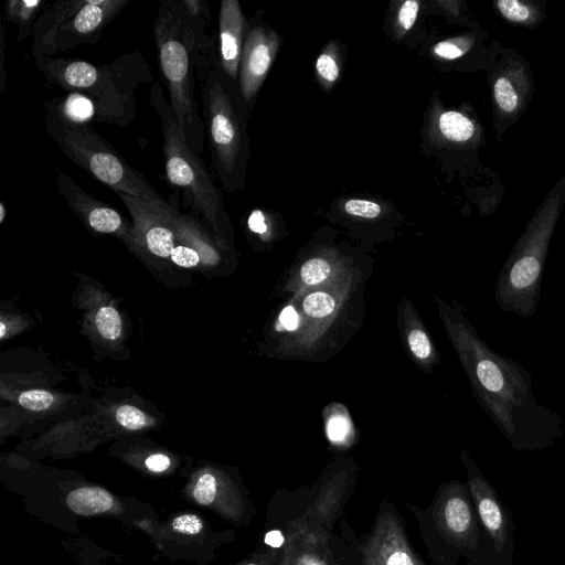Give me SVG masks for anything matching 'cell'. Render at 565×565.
I'll use <instances>...</instances> for the list:
<instances>
[{
    "instance_id": "cell-20",
    "label": "cell",
    "mask_w": 565,
    "mask_h": 565,
    "mask_svg": "<svg viewBox=\"0 0 565 565\" xmlns=\"http://www.w3.org/2000/svg\"><path fill=\"white\" fill-rule=\"evenodd\" d=\"M341 275L335 262L323 256H315L300 265L288 289L297 294L308 292L333 282Z\"/></svg>"
},
{
    "instance_id": "cell-26",
    "label": "cell",
    "mask_w": 565,
    "mask_h": 565,
    "mask_svg": "<svg viewBox=\"0 0 565 565\" xmlns=\"http://www.w3.org/2000/svg\"><path fill=\"white\" fill-rule=\"evenodd\" d=\"M493 6L499 14L511 23L530 26L539 21V9L532 2L498 0Z\"/></svg>"
},
{
    "instance_id": "cell-33",
    "label": "cell",
    "mask_w": 565,
    "mask_h": 565,
    "mask_svg": "<svg viewBox=\"0 0 565 565\" xmlns=\"http://www.w3.org/2000/svg\"><path fill=\"white\" fill-rule=\"evenodd\" d=\"M171 260L178 266L190 268L196 266L200 260L199 250L190 245H179L170 254Z\"/></svg>"
},
{
    "instance_id": "cell-43",
    "label": "cell",
    "mask_w": 565,
    "mask_h": 565,
    "mask_svg": "<svg viewBox=\"0 0 565 565\" xmlns=\"http://www.w3.org/2000/svg\"><path fill=\"white\" fill-rule=\"evenodd\" d=\"M6 332H7V328H6V324L4 322H0V338L3 339L4 335H6Z\"/></svg>"
},
{
    "instance_id": "cell-6",
    "label": "cell",
    "mask_w": 565,
    "mask_h": 565,
    "mask_svg": "<svg viewBox=\"0 0 565 565\" xmlns=\"http://www.w3.org/2000/svg\"><path fill=\"white\" fill-rule=\"evenodd\" d=\"M149 103L161 122L167 181L182 195L184 206L193 215L210 226L220 228L225 216L220 191L204 161L188 146L171 105L158 82L151 86Z\"/></svg>"
},
{
    "instance_id": "cell-1",
    "label": "cell",
    "mask_w": 565,
    "mask_h": 565,
    "mask_svg": "<svg viewBox=\"0 0 565 565\" xmlns=\"http://www.w3.org/2000/svg\"><path fill=\"white\" fill-rule=\"evenodd\" d=\"M435 301L477 398L500 430L513 438L539 413L530 376L514 361L491 350L458 307L439 298Z\"/></svg>"
},
{
    "instance_id": "cell-35",
    "label": "cell",
    "mask_w": 565,
    "mask_h": 565,
    "mask_svg": "<svg viewBox=\"0 0 565 565\" xmlns=\"http://www.w3.org/2000/svg\"><path fill=\"white\" fill-rule=\"evenodd\" d=\"M172 527L178 533L194 535L202 531L203 522L195 514H182L172 521Z\"/></svg>"
},
{
    "instance_id": "cell-40",
    "label": "cell",
    "mask_w": 565,
    "mask_h": 565,
    "mask_svg": "<svg viewBox=\"0 0 565 565\" xmlns=\"http://www.w3.org/2000/svg\"><path fill=\"white\" fill-rule=\"evenodd\" d=\"M264 542L268 546L281 551L286 543V537L282 529H274L271 531H268L265 534Z\"/></svg>"
},
{
    "instance_id": "cell-36",
    "label": "cell",
    "mask_w": 565,
    "mask_h": 565,
    "mask_svg": "<svg viewBox=\"0 0 565 565\" xmlns=\"http://www.w3.org/2000/svg\"><path fill=\"white\" fill-rule=\"evenodd\" d=\"M419 10V2L414 0L405 1L398 11L397 22L403 31H408L415 23Z\"/></svg>"
},
{
    "instance_id": "cell-37",
    "label": "cell",
    "mask_w": 565,
    "mask_h": 565,
    "mask_svg": "<svg viewBox=\"0 0 565 565\" xmlns=\"http://www.w3.org/2000/svg\"><path fill=\"white\" fill-rule=\"evenodd\" d=\"M279 323L288 331H295L300 324L298 312L292 306L285 307L279 315Z\"/></svg>"
},
{
    "instance_id": "cell-21",
    "label": "cell",
    "mask_w": 565,
    "mask_h": 565,
    "mask_svg": "<svg viewBox=\"0 0 565 565\" xmlns=\"http://www.w3.org/2000/svg\"><path fill=\"white\" fill-rule=\"evenodd\" d=\"M45 6L46 1L43 0H9L4 3V19L17 25L19 42L33 34L35 23Z\"/></svg>"
},
{
    "instance_id": "cell-39",
    "label": "cell",
    "mask_w": 565,
    "mask_h": 565,
    "mask_svg": "<svg viewBox=\"0 0 565 565\" xmlns=\"http://www.w3.org/2000/svg\"><path fill=\"white\" fill-rule=\"evenodd\" d=\"M146 467L153 472H162L170 467V458L163 454H153L145 461Z\"/></svg>"
},
{
    "instance_id": "cell-31",
    "label": "cell",
    "mask_w": 565,
    "mask_h": 565,
    "mask_svg": "<svg viewBox=\"0 0 565 565\" xmlns=\"http://www.w3.org/2000/svg\"><path fill=\"white\" fill-rule=\"evenodd\" d=\"M116 420L125 428L136 430L147 425L146 415L137 407L122 405L116 411Z\"/></svg>"
},
{
    "instance_id": "cell-32",
    "label": "cell",
    "mask_w": 565,
    "mask_h": 565,
    "mask_svg": "<svg viewBox=\"0 0 565 565\" xmlns=\"http://www.w3.org/2000/svg\"><path fill=\"white\" fill-rule=\"evenodd\" d=\"M344 210L350 215L364 218H374L382 213V207L376 202L359 199L348 200Z\"/></svg>"
},
{
    "instance_id": "cell-41",
    "label": "cell",
    "mask_w": 565,
    "mask_h": 565,
    "mask_svg": "<svg viewBox=\"0 0 565 565\" xmlns=\"http://www.w3.org/2000/svg\"><path fill=\"white\" fill-rule=\"evenodd\" d=\"M4 47H6L4 28L2 25V31H1V85H0L1 94L6 89V75H4V66H3V64H4Z\"/></svg>"
},
{
    "instance_id": "cell-11",
    "label": "cell",
    "mask_w": 565,
    "mask_h": 565,
    "mask_svg": "<svg viewBox=\"0 0 565 565\" xmlns=\"http://www.w3.org/2000/svg\"><path fill=\"white\" fill-rule=\"evenodd\" d=\"M361 551L364 565H423L406 539L401 520L388 511L380 513Z\"/></svg>"
},
{
    "instance_id": "cell-24",
    "label": "cell",
    "mask_w": 565,
    "mask_h": 565,
    "mask_svg": "<svg viewBox=\"0 0 565 565\" xmlns=\"http://www.w3.org/2000/svg\"><path fill=\"white\" fill-rule=\"evenodd\" d=\"M438 126L441 135L454 142H467L476 135L475 122L468 116L455 110L443 113Z\"/></svg>"
},
{
    "instance_id": "cell-29",
    "label": "cell",
    "mask_w": 565,
    "mask_h": 565,
    "mask_svg": "<svg viewBox=\"0 0 565 565\" xmlns=\"http://www.w3.org/2000/svg\"><path fill=\"white\" fill-rule=\"evenodd\" d=\"M472 45L469 38H457L437 43L433 51L444 60H456L462 56Z\"/></svg>"
},
{
    "instance_id": "cell-13",
    "label": "cell",
    "mask_w": 565,
    "mask_h": 565,
    "mask_svg": "<svg viewBox=\"0 0 565 565\" xmlns=\"http://www.w3.org/2000/svg\"><path fill=\"white\" fill-rule=\"evenodd\" d=\"M277 47L278 38L270 30L255 26L246 33L237 82L243 102L248 103L255 97L266 78Z\"/></svg>"
},
{
    "instance_id": "cell-38",
    "label": "cell",
    "mask_w": 565,
    "mask_h": 565,
    "mask_svg": "<svg viewBox=\"0 0 565 565\" xmlns=\"http://www.w3.org/2000/svg\"><path fill=\"white\" fill-rule=\"evenodd\" d=\"M248 228L258 235H264L268 231L265 215L260 210H254L247 218Z\"/></svg>"
},
{
    "instance_id": "cell-27",
    "label": "cell",
    "mask_w": 565,
    "mask_h": 565,
    "mask_svg": "<svg viewBox=\"0 0 565 565\" xmlns=\"http://www.w3.org/2000/svg\"><path fill=\"white\" fill-rule=\"evenodd\" d=\"M98 332L107 340H116L121 333V319L113 307H102L96 313Z\"/></svg>"
},
{
    "instance_id": "cell-22",
    "label": "cell",
    "mask_w": 565,
    "mask_h": 565,
    "mask_svg": "<svg viewBox=\"0 0 565 565\" xmlns=\"http://www.w3.org/2000/svg\"><path fill=\"white\" fill-rule=\"evenodd\" d=\"M113 495L98 487L77 488L66 497L67 507L79 515H95L107 512L114 507Z\"/></svg>"
},
{
    "instance_id": "cell-19",
    "label": "cell",
    "mask_w": 565,
    "mask_h": 565,
    "mask_svg": "<svg viewBox=\"0 0 565 565\" xmlns=\"http://www.w3.org/2000/svg\"><path fill=\"white\" fill-rule=\"evenodd\" d=\"M188 46L195 57L196 53L214 36L207 29L211 11L204 0H170Z\"/></svg>"
},
{
    "instance_id": "cell-30",
    "label": "cell",
    "mask_w": 565,
    "mask_h": 565,
    "mask_svg": "<svg viewBox=\"0 0 565 565\" xmlns=\"http://www.w3.org/2000/svg\"><path fill=\"white\" fill-rule=\"evenodd\" d=\"M53 401V394L43 390L26 391L19 397V404L30 411H44L52 405Z\"/></svg>"
},
{
    "instance_id": "cell-34",
    "label": "cell",
    "mask_w": 565,
    "mask_h": 565,
    "mask_svg": "<svg viewBox=\"0 0 565 565\" xmlns=\"http://www.w3.org/2000/svg\"><path fill=\"white\" fill-rule=\"evenodd\" d=\"M316 70L319 76L328 83H333L339 77V66L329 53H322L319 55L316 61Z\"/></svg>"
},
{
    "instance_id": "cell-7",
    "label": "cell",
    "mask_w": 565,
    "mask_h": 565,
    "mask_svg": "<svg viewBox=\"0 0 565 565\" xmlns=\"http://www.w3.org/2000/svg\"><path fill=\"white\" fill-rule=\"evenodd\" d=\"M128 0H58L43 11L33 30L32 54L52 56L98 42Z\"/></svg>"
},
{
    "instance_id": "cell-15",
    "label": "cell",
    "mask_w": 565,
    "mask_h": 565,
    "mask_svg": "<svg viewBox=\"0 0 565 565\" xmlns=\"http://www.w3.org/2000/svg\"><path fill=\"white\" fill-rule=\"evenodd\" d=\"M530 78L519 63L505 65L492 81V99L495 115L504 120L516 119L530 96Z\"/></svg>"
},
{
    "instance_id": "cell-17",
    "label": "cell",
    "mask_w": 565,
    "mask_h": 565,
    "mask_svg": "<svg viewBox=\"0 0 565 565\" xmlns=\"http://www.w3.org/2000/svg\"><path fill=\"white\" fill-rule=\"evenodd\" d=\"M401 337L414 361L423 369L438 363V353L413 303L404 298L398 306Z\"/></svg>"
},
{
    "instance_id": "cell-23",
    "label": "cell",
    "mask_w": 565,
    "mask_h": 565,
    "mask_svg": "<svg viewBox=\"0 0 565 565\" xmlns=\"http://www.w3.org/2000/svg\"><path fill=\"white\" fill-rule=\"evenodd\" d=\"M58 117L73 125H88L96 114V106L92 98L81 93H72L66 98H54Z\"/></svg>"
},
{
    "instance_id": "cell-14",
    "label": "cell",
    "mask_w": 565,
    "mask_h": 565,
    "mask_svg": "<svg viewBox=\"0 0 565 565\" xmlns=\"http://www.w3.org/2000/svg\"><path fill=\"white\" fill-rule=\"evenodd\" d=\"M218 58L224 73L237 84L245 40V19L236 0H223L218 11Z\"/></svg>"
},
{
    "instance_id": "cell-3",
    "label": "cell",
    "mask_w": 565,
    "mask_h": 565,
    "mask_svg": "<svg viewBox=\"0 0 565 565\" xmlns=\"http://www.w3.org/2000/svg\"><path fill=\"white\" fill-rule=\"evenodd\" d=\"M565 203V175L547 192L508 257L495 286L505 311L529 318L539 305L548 245Z\"/></svg>"
},
{
    "instance_id": "cell-5",
    "label": "cell",
    "mask_w": 565,
    "mask_h": 565,
    "mask_svg": "<svg viewBox=\"0 0 565 565\" xmlns=\"http://www.w3.org/2000/svg\"><path fill=\"white\" fill-rule=\"evenodd\" d=\"M158 64L169 103L190 149L203 154L205 127L195 87V62L170 0H161L152 24Z\"/></svg>"
},
{
    "instance_id": "cell-42",
    "label": "cell",
    "mask_w": 565,
    "mask_h": 565,
    "mask_svg": "<svg viewBox=\"0 0 565 565\" xmlns=\"http://www.w3.org/2000/svg\"><path fill=\"white\" fill-rule=\"evenodd\" d=\"M7 209L3 202H0V223H3L6 218Z\"/></svg>"
},
{
    "instance_id": "cell-9",
    "label": "cell",
    "mask_w": 565,
    "mask_h": 565,
    "mask_svg": "<svg viewBox=\"0 0 565 565\" xmlns=\"http://www.w3.org/2000/svg\"><path fill=\"white\" fill-rule=\"evenodd\" d=\"M434 518L441 535L457 547L473 550L478 543L476 520L460 483L446 484L435 502Z\"/></svg>"
},
{
    "instance_id": "cell-25",
    "label": "cell",
    "mask_w": 565,
    "mask_h": 565,
    "mask_svg": "<svg viewBox=\"0 0 565 565\" xmlns=\"http://www.w3.org/2000/svg\"><path fill=\"white\" fill-rule=\"evenodd\" d=\"M326 431L329 440L335 445H347L352 436V424L347 409L332 404L326 409Z\"/></svg>"
},
{
    "instance_id": "cell-8",
    "label": "cell",
    "mask_w": 565,
    "mask_h": 565,
    "mask_svg": "<svg viewBox=\"0 0 565 565\" xmlns=\"http://www.w3.org/2000/svg\"><path fill=\"white\" fill-rule=\"evenodd\" d=\"M34 64L44 74L47 83L67 90L83 92L97 98L119 95L120 79L115 64L96 66L77 58H53L32 54Z\"/></svg>"
},
{
    "instance_id": "cell-2",
    "label": "cell",
    "mask_w": 565,
    "mask_h": 565,
    "mask_svg": "<svg viewBox=\"0 0 565 565\" xmlns=\"http://www.w3.org/2000/svg\"><path fill=\"white\" fill-rule=\"evenodd\" d=\"M194 62L212 166L222 186L231 192L243 179L246 152L237 84L220 64L214 36L196 53Z\"/></svg>"
},
{
    "instance_id": "cell-18",
    "label": "cell",
    "mask_w": 565,
    "mask_h": 565,
    "mask_svg": "<svg viewBox=\"0 0 565 565\" xmlns=\"http://www.w3.org/2000/svg\"><path fill=\"white\" fill-rule=\"evenodd\" d=\"M469 488L481 522L492 539L495 551L500 553L507 543L508 527L505 515L497 494L480 476L470 477Z\"/></svg>"
},
{
    "instance_id": "cell-12",
    "label": "cell",
    "mask_w": 565,
    "mask_h": 565,
    "mask_svg": "<svg viewBox=\"0 0 565 565\" xmlns=\"http://www.w3.org/2000/svg\"><path fill=\"white\" fill-rule=\"evenodd\" d=\"M54 180L68 207L89 228L103 234H126L128 227L126 218L117 210L85 192L61 170H55Z\"/></svg>"
},
{
    "instance_id": "cell-16",
    "label": "cell",
    "mask_w": 565,
    "mask_h": 565,
    "mask_svg": "<svg viewBox=\"0 0 565 565\" xmlns=\"http://www.w3.org/2000/svg\"><path fill=\"white\" fill-rule=\"evenodd\" d=\"M345 278L347 274H342L333 282L312 289L303 296L301 311L305 322H308V327L299 338L302 343H305V340L312 339L313 331L328 327L340 310L344 292L342 287L347 285Z\"/></svg>"
},
{
    "instance_id": "cell-28",
    "label": "cell",
    "mask_w": 565,
    "mask_h": 565,
    "mask_svg": "<svg viewBox=\"0 0 565 565\" xmlns=\"http://www.w3.org/2000/svg\"><path fill=\"white\" fill-rule=\"evenodd\" d=\"M217 494V480L214 475L205 472L194 484L192 490L193 499L201 505H210Z\"/></svg>"
},
{
    "instance_id": "cell-4",
    "label": "cell",
    "mask_w": 565,
    "mask_h": 565,
    "mask_svg": "<svg viewBox=\"0 0 565 565\" xmlns=\"http://www.w3.org/2000/svg\"><path fill=\"white\" fill-rule=\"evenodd\" d=\"M44 127L60 151L95 179L124 193L163 207H173L146 179L88 125L63 121L53 99L44 103ZM175 207V206H174Z\"/></svg>"
},
{
    "instance_id": "cell-10",
    "label": "cell",
    "mask_w": 565,
    "mask_h": 565,
    "mask_svg": "<svg viewBox=\"0 0 565 565\" xmlns=\"http://www.w3.org/2000/svg\"><path fill=\"white\" fill-rule=\"evenodd\" d=\"M282 531L286 543L278 554V565H338L329 546V530L302 514Z\"/></svg>"
}]
</instances>
